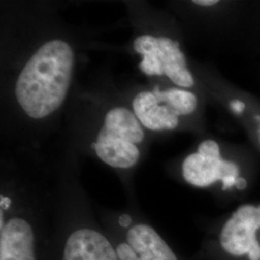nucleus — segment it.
<instances>
[{"mask_svg": "<svg viewBox=\"0 0 260 260\" xmlns=\"http://www.w3.org/2000/svg\"><path fill=\"white\" fill-rule=\"evenodd\" d=\"M74 63V50L62 40L47 42L29 59L16 84L17 101L29 117L45 118L62 105Z\"/></svg>", "mask_w": 260, "mask_h": 260, "instance_id": "nucleus-1", "label": "nucleus"}, {"mask_svg": "<svg viewBox=\"0 0 260 260\" xmlns=\"http://www.w3.org/2000/svg\"><path fill=\"white\" fill-rule=\"evenodd\" d=\"M105 232L119 260H178L152 225L135 222L129 214L120 215L116 229Z\"/></svg>", "mask_w": 260, "mask_h": 260, "instance_id": "nucleus-2", "label": "nucleus"}, {"mask_svg": "<svg viewBox=\"0 0 260 260\" xmlns=\"http://www.w3.org/2000/svg\"><path fill=\"white\" fill-rule=\"evenodd\" d=\"M48 260H119L104 230L89 223L53 232Z\"/></svg>", "mask_w": 260, "mask_h": 260, "instance_id": "nucleus-3", "label": "nucleus"}, {"mask_svg": "<svg viewBox=\"0 0 260 260\" xmlns=\"http://www.w3.org/2000/svg\"><path fill=\"white\" fill-rule=\"evenodd\" d=\"M260 228V206L239 207L223 224L220 244L228 253L240 256L248 254L250 260H260V245L256 231Z\"/></svg>", "mask_w": 260, "mask_h": 260, "instance_id": "nucleus-4", "label": "nucleus"}, {"mask_svg": "<svg viewBox=\"0 0 260 260\" xmlns=\"http://www.w3.org/2000/svg\"><path fill=\"white\" fill-rule=\"evenodd\" d=\"M182 176L186 181L196 187H208L226 177H239V168L221 156H204L193 153L182 164Z\"/></svg>", "mask_w": 260, "mask_h": 260, "instance_id": "nucleus-5", "label": "nucleus"}, {"mask_svg": "<svg viewBox=\"0 0 260 260\" xmlns=\"http://www.w3.org/2000/svg\"><path fill=\"white\" fill-rule=\"evenodd\" d=\"M150 46L164 75L180 87L190 88L194 85V78L187 69L185 57L178 43L169 38L151 36Z\"/></svg>", "mask_w": 260, "mask_h": 260, "instance_id": "nucleus-6", "label": "nucleus"}, {"mask_svg": "<svg viewBox=\"0 0 260 260\" xmlns=\"http://www.w3.org/2000/svg\"><path fill=\"white\" fill-rule=\"evenodd\" d=\"M152 92H141L133 100L135 116L143 125L154 131L175 129L178 124V116L168 105H161Z\"/></svg>", "mask_w": 260, "mask_h": 260, "instance_id": "nucleus-7", "label": "nucleus"}, {"mask_svg": "<svg viewBox=\"0 0 260 260\" xmlns=\"http://www.w3.org/2000/svg\"><path fill=\"white\" fill-rule=\"evenodd\" d=\"M99 158L107 165L120 169H128L137 164L140 151L135 144L121 139L102 128L93 144Z\"/></svg>", "mask_w": 260, "mask_h": 260, "instance_id": "nucleus-8", "label": "nucleus"}, {"mask_svg": "<svg viewBox=\"0 0 260 260\" xmlns=\"http://www.w3.org/2000/svg\"><path fill=\"white\" fill-rule=\"evenodd\" d=\"M103 128L113 135L132 144H140L145 137L137 117L124 107H116L108 112Z\"/></svg>", "mask_w": 260, "mask_h": 260, "instance_id": "nucleus-9", "label": "nucleus"}, {"mask_svg": "<svg viewBox=\"0 0 260 260\" xmlns=\"http://www.w3.org/2000/svg\"><path fill=\"white\" fill-rule=\"evenodd\" d=\"M160 103L168 104L177 116L188 115L195 111L197 107V98L191 92L180 89H170L161 92L158 87L152 91Z\"/></svg>", "mask_w": 260, "mask_h": 260, "instance_id": "nucleus-10", "label": "nucleus"}, {"mask_svg": "<svg viewBox=\"0 0 260 260\" xmlns=\"http://www.w3.org/2000/svg\"><path fill=\"white\" fill-rule=\"evenodd\" d=\"M198 153L204 156H221L220 148L218 144L212 140H207L203 142L198 149Z\"/></svg>", "mask_w": 260, "mask_h": 260, "instance_id": "nucleus-11", "label": "nucleus"}, {"mask_svg": "<svg viewBox=\"0 0 260 260\" xmlns=\"http://www.w3.org/2000/svg\"><path fill=\"white\" fill-rule=\"evenodd\" d=\"M231 108L233 109V112L240 114L245 109V104L239 101H233L231 103Z\"/></svg>", "mask_w": 260, "mask_h": 260, "instance_id": "nucleus-12", "label": "nucleus"}, {"mask_svg": "<svg viewBox=\"0 0 260 260\" xmlns=\"http://www.w3.org/2000/svg\"><path fill=\"white\" fill-rule=\"evenodd\" d=\"M195 4L202 5V6H212L218 3L217 0H195L193 1Z\"/></svg>", "mask_w": 260, "mask_h": 260, "instance_id": "nucleus-13", "label": "nucleus"}, {"mask_svg": "<svg viewBox=\"0 0 260 260\" xmlns=\"http://www.w3.org/2000/svg\"><path fill=\"white\" fill-rule=\"evenodd\" d=\"M235 186H236V188H237V189H239V190H243V189H245V188L247 187V181H246V179H245V178L238 177V178L236 179Z\"/></svg>", "mask_w": 260, "mask_h": 260, "instance_id": "nucleus-14", "label": "nucleus"}]
</instances>
